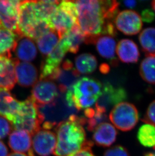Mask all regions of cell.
I'll list each match as a JSON object with an SVG mask.
<instances>
[{
    "instance_id": "obj_5",
    "label": "cell",
    "mask_w": 155,
    "mask_h": 156,
    "mask_svg": "<svg viewBox=\"0 0 155 156\" xmlns=\"http://www.w3.org/2000/svg\"><path fill=\"white\" fill-rule=\"evenodd\" d=\"M102 85L91 77L79 78L71 90L74 106L78 111L91 107L100 97Z\"/></svg>"
},
{
    "instance_id": "obj_9",
    "label": "cell",
    "mask_w": 155,
    "mask_h": 156,
    "mask_svg": "<svg viewBox=\"0 0 155 156\" xmlns=\"http://www.w3.org/2000/svg\"><path fill=\"white\" fill-rule=\"evenodd\" d=\"M79 77L80 73L74 68L72 62L66 60L48 79L57 82L60 93H66L73 87Z\"/></svg>"
},
{
    "instance_id": "obj_34",
    "label": "cell",
    "mask_w": 155,
    "mask_h": 156,
    "mask_svg": "<svg viewBox=\"0 0 155 156\" xmlns=\"http://www.w3.org/2000/svg\"><path fill=\"white\" fill-rule=\"evenodd\" d=\"M104 156H129V154L123 146H116L105 151Z\"/></svg>"
},
{
    "instance_id": "obj_13",
    "label": "cell",
    "mask_w": 155,
    "mask_h": 156,
    "mask_svg": "<svg viewBox=\"0 0 155 156\" xmlns=\"http://www.w3.org/2000/svg\"><path fill=\"white\" fill-rule=\"evenodd\" d=\"M31 98L37 105H44L53 101L59 94L56 83L48 79L40 80L34 85Z\"/></svg>"
},
{
    "instance_id": "obj_39",
    "label": "cell",
    "mask_w": 155,
    "mask_h": 156,
    "mask_svg": "<svg viewBox=\"0 0 155 156\" xmlns=\"http://www.w3.org/2000/svg\"><path fill=\"white\" fill-rule=\"evenodd\" d=\"M124 5L126 7L129 8H133L136 5V1L133 0H129V1H125L123 2Z\"/></svg>"
},
{
    "instance_id": "obj_38",
    "label": "cell",
    "mask_w": 155,
    "mask_h": 156,
    "mask_svg": "<svg viewBox=\"0 0 155 156\" xmlns=\"http://www.w3.org/2000/svg\"><path fill=\"white\" fill-rule=\"evenodd\" d=\"M8 150L3 141L0 140V156H7Z\"/></svg>"
},
{
    "instance_id": "obj_41",
    "label": "cell",
    "mask_w": 155,
    "mask_h": 156,
    "mask_svg": "<svg viewBox=\"0 0 155 156\" xmlns=\"http://www.w3.org/2000/svg\"><path fill=\"white\" fill-rule=\"evenodd\" d=\"M8 156H28L26 154L23 153H12L10 154H9Z\"/></svg>"
},
{
    "instance_id": "obj_1",
    "label": "cell",
    "mask_w": 155,
    "mask_h": 156,
    "mask_svg": "<svg viewBox=\"0 0 155 156\" xmlns=\"http://www.w3.org/2000/svg\"><path fill=\"white\" fill-rule=\"evenodd\" d=\"M77 23L86 36V43L93 44L97 37H115L114 19L119 13V3L109 0H81L75 2Z\"/></svg>"
},
{
    "instance_id": "obj_20",
    "label": "cell",
    "mask_w": 155,
    "mask_h": 156,
    "mask_svg": "<svg viewBox=\"0 0 155 156\" xmlns=\"http://www.w3.org/2000/svg\"><path fill=\"white\" fill-rule=\"evenodd\" d=\"M100 55L110 61L113 66H116L118 60L115 57L116 42L113 37L102 35L97 37L94 41Z\"/></svg>"
},
{
    "instance_id": "obj_19",
    "label": "cell",
    "mask_w": 155,
    "mask_h": 156,
    "mask_svg": "<svg viewBox=\"0 0 155 156\" xmlns=\"http://www.w3.org/2000/svg\"><path fill=\"white\" fill-rule=\"evenodd\" d=\"M16 83L14 60L0 57V88L12 90Z\"/></svg>"
},
{
    "instance_id": "obj_30",
    "label": "cell",
    "mask_w": 155,
    "mask_h": 156,
    "mask_svg": "<svg viewBox=\"0 0 155 156\" xmlns=\"http://www.w3.org/2000/svg\"><path fill=\"white\" fill-rule=\"evenodd\" d=\"M142 50L146 56H155V28L143 30L139 35Z\"/></svg>"
},
{
    "instance_id": "obj_10",
    "label": "cell",
    "mask_w": 155,
    "mask_h": 156,
    "mask_svg": "<svg viewBox=\"0 0 155 156\" xmlns=\"http://www.w3.org/2000/svg\"><path fill=\"white\" fill-rule=\"evenodd\" d=\"M126 90L122 87H115L109 83L102 85V92L96 103L95 107L107 112L110 108L127 99Z\"/></svg>"
},
{
    "instance_id": "obj_31",
    "label": "cell",
    "mask_w": 155,
    "mask_h": 156,
    "mask_svg": "<svg viewBox=\"0 0 155 156\" xmlns=\"http://www.w3.org/2000/svg\"><path fill=\"white\" fill-rule=\"evenodd\" d=\"M140 76L146 83L155 84V56H146L140 66Z\"/></svg>"
},
{
    "instance_id": "obj_40",
    "label": "cell",
    "mask_w": 155,
    "mask_h": 156,
    "mask_svg": "<svg viewBox=\"0 0 155 156\" xmlns=\"http://www.w3.org/2000/svg\"><path fill=\"white\" fill-rule=\"evenodd\" d=\"M100 71H101V72H102L103 73H106L107 72H109V67L108 65H107V64H102V65L100 66Z\"/></svg>"
},
{
    "instance_id": "obj_33",
    "label": "cell",
    "mask_w": 155,
    "mask_h": 156,
    "mask_svg": "<svg viewBox=\"0 0 155 156\" xmlns=\"http://www.w3.org/2000/svg\"><path fill=\"white\" fill-rule=\"evenodd\" d=\"M142 121L155 127V100L153 101L146 110Z\"/></svg>"
},
{
    "instance_id": "obj_42",
    "label": "cell",
    "mask_w": 155,
    "mask_h": 156,
    "mask_svg": "<svg viewBox=\"0 0 155 156\" xmlns=\"http://www.w3.org/2000/svg\"><path fill=\"white\" fill-rule=\"evenodd\" d=\"M144 156H155V150L152 152H147L144 154Z\"/></svg>"
},
{
    "instance_id": "obj_11",
    "label": "cell",
    "mask_w": 155,
    "mask_h": 156,
    "mask_svg": "<svg viewBox=\"0 0 155 156\" xmlns=\"http://www.w3.org/2000/svg\"><path fill=\"white\" fill-rule=\"evenodd\" d=\"M20 1H0V24L2 28L18 34V23Z\"/></svg>"
},
{
    "instance_id": "obj_43",
    "label": "cell",
    "mask_w": 155,
    "mask_h": 156,
    "mask_svg": "<svg viewBox=\"0 0 155 156\" xmlns=\"http://www.w3.org/2000/svg\"><path fill=\"white\" fill-rule=\"evenodd\" d=\"M152 6L153 9L155 11V1H153L152 2Z\"/></svg>"
},
{
    "instance_id": "obj_28",
    "label": "cell",
    "mask_w": 155,
    "mask_h": 156,
    "mask_svg": "<svg viewBox=\"0 0 155 156\" xmlns=\"http://www.w3.org/2000/svg\"><path fill=\"white\" fill-rule=\"evenodd\" d=\"M59 1H34V9L37 17L48 22L50 18L60 3Z\"/></svg>"
},
{
    "instance_id": "obj_8",
    "label": "cell",
    "mask_w": 155,
    "mask_h": 156,
    "mask_svg": "<svg viewBox=\"0 0 155 156\" xmlns=\"http://www.w3.org/2000/svg\"><path fill=\"white\" fill-rule=\"evenodd\" d=\"M109 119L115 126L122 131L133 129L139 119V113L134 105L123 102L114 106L109 114Z\"/></svg>"
},
{
    "instance_id": "obj_32",
    "label": "cell",
    "mask_w": 155,
    "mask_h": 156,
    "mask_svg": "<svg viewBox=\"0 0 155 156\" xmlns=\"http://www.w3.org/2000/svg\"><path fill=\"white\" fill-rule=\"evenodd\" d=\"M137 139L143 147L155 148V127L149 124L142 125L138 130Z\"/></svg>"
},
{
    "instance_id": "obj_4",
    "label": "cell",
    "mask_w": 155,
    "mask_h": 156,
    "mask_svg": "<svg viewBox=\"0 0 155 156\" xmlns=\"http://www.w3.org/2000/svg\"><path fill=\"white\" fill-rule=\"evenodd\" d=\"M38 114L44 129L50 130L75 114L78 111L67 104L65 93L59 92L58 97L53 101L44 105H37Z\"/></svg>"
},
{
    "instance_id": "obj_26",
    "label": "cell",
    "mask_w": 155,
    "mask_h": 156,
    "mask_svg": "<svg viewBox=\"0 0 155 156\" xmlns=\"http://www.w3.org/2000/svg\"><path fill=\"white\" fill-rule=\"evenodd\" d=\"M60 37L56 31L50 30L36 40L37 45L42 54L46 56L57 47Z\"/></svg>"
},
{
    "instance_id": "obj_23",
    "label": "cell",
    "mask_w": 155,
    "mask_h": 156,
    "mask_svg": "<svg viewBox=\"0 0 155 156\" xmlns=\"http://www.w3.org/2000/svg\"><path fill=\"white\" fill-rule=\"evenodd\" d=\"M18 60L24 62L32 61L36 57L37 51L35 44L30 38L21 36L18 38L14 50Z\"/></svg>"
},
{
    "instance_id": "obj_12",
    "label": "cell",
    "mask_w": 155,
    "mask_h": 156,
    "mask_svg": "<svg viewBox=\"0 0 155 156\" xmlns=\"http://www.w3.org/2000/svg\"><path fill=\"white\" fill-rule=\"evenodd\" d=\"M114 23L117 30L127 35L138 34L143 27L139 14L135 11L130 10L119 12L114 19Z\"/></svg>"
},
{
    "instance_id": "obj_16",
    "label": "cell",
    "mask_w": 155,
    "mask_h": 156,
    "mask_svg": "<svg viewBox=\"0 0 155 156\" xmlns=\"http://www.w3.org/2000/svg\"><path fill=\"white\" fill-rule=\"evenodd\" d=\"M15 63V75L18 84L24 87L34 85L38 78L36 68L29 62H20L13 58Z\"/></svg>"
},
{
    "instance_id": "obj_37",
    "label": "cell",
    "mask_w": 155,
    "mask_h": 156,
    "mask_svg": "<svg viewBox=\"0 0 155 156\" xmlns=\"http://www.w3.org/2000/svg\"><path fill=\"white\" fill-rule=\"evenodd\" d=\"M141 16L142 20L147 23L152 22L155 18V14L154 12L149 9H145L143 11Z\"/></svg>"
},
{
    "instance_id": "obj_44",
    "label": "cell",
    "mask_w": 155,
    "mask_h": 156,
    "mask_svg": "<svg viewBox=\"0 0 155 156\" xmlns=\"http://www.w3.org/2000/svg\"><path fill=\"white\" fill-rule=\"evenodd\" d=\"M1 28H2L1 26V24H0V29H1Z\"/></svg>"
},
{
    "instance_id": "obj_29",
    "label": "cell",
    "mask_w": 155,
    "mask_h": 156,
    "mask_svg": "<svg viewBox=\"0 0 155 156\" xmlns=\"http://www.w3.org/2000/svg\"><path fill=\"white\" fill-rule=\"evenodd\" d=\"M75 65L79 73L89 74L96 69L97 61L95 56L88 53L80 55L75 59Z\"/></svg>"
},
{
    "instance_id": "obj_15",
    "label": "cell",
    "mask_w": 155,
    "mask_h": 156,
    "mask_svg": "<svg viewBox=\"0 0 155 156\" xmlns=\"http://www.w3.org/2000/svg\"><path fill=\"white\" fill-rule=\"evenodd\" d=\"M67 52L59 42L54 50L48 55L45 60L42 63L40 80L48 79L60 66V63Z\"/></svg>"
},
{
    "instance_id": "obj_2",
    "label": "cell",
    "mask_w": 155,
    "mask_h": 156,
    "mask_svg": "<svg viewBox=\"0 0 155 156\" xmlns=\"http://www.w3.org/2000/svg\"><path fill=\"white\" fill-rule=\"evenodd\" d=\"M84 125V117L73 115L56 127L57 143L54 152L55 156H67L84 147L87 141Z\"/></svg>"
},
{
    "instance_id": "obj_17",
    "label": "cell",
    "mask_w": 155,
    "mask_h": 156,
    "mask_svg": "<svg viewBox=\"0 0 155 156\" xmlns=\"http://www.w3.org/2000/svg\"><path fill=\"white\" fill-rule=\"evenodd\" d=\"M8 144L16 153H27L28 156H35L31 147V135L22 130H15L9 136Z\"/></svg>"
},
{
    "instance_id": "obj_6",
    "label": "cell",
    "mask_w": 155,
    "mask_h": 156,
    "mask_svg": "<svg viewBox=\"0 0 155 156\" xmlns=\"http://www.w3.org/2000/svg\"><path fill=\"white\" fill-rule=\"evenodd\" d=\"M10 123L15 130H25L31 136L40 129L37 105L31 97L20 102L19 109Z\"/></svg>"
},
{
    "instance_id": "obj_18",
    "label": "cell",
    "mask_w": 155,
    "mask_h": 156,
    "mask_svg": "<svg viewBox=\"0 0 155 156\" xmlns=\"http://www.w3.org/2000/svg\"><path fill=\"white\" fill-rule=\"evenodd\" d=\"M86 40V36L77 23L61 37L59 42L67 52L76 54L79 51L81 44L85 42Z\"/></svg>"
},
{
    "instance_id": "obj_21",
    "label": "cell",
    "mask_w": 155,
    "mask_h": 156,
    "mask_svg": "<svg viewBox=\"0 0 155 156\" xmlns=\"http://www.w3.org/2000/svg\"><path fill=\"white\" fill-rule=\"evenodd\" d=\"M117 132L112 124L104 122L94 130L93 139L97 146L108 147L115 141Z\"/></svg>"
},
{
    "instance_id": "obj_14",
    "label": "cell",
    "mask_w": 155,
    "mask_h": 156,
    "mask_svg": "<svg viewBox=\"0 0 155 156\" xmlns=\"http://www.w3.org/2000/svg\"><path fill=\"white\" fill-rule=\"evenodd\" d=\"M32 136V150L38 155L49 156L54 152L57 141L53 131L40 129Z\"/></svg>"
},
{
    "instance_id": "obj_36",
    "label": "cell",
    "mask_w": 155,
    "mask_h": 156,
    "mask_svg": "<svg viewBox=\"0 0 155 156\" xmlns=\"http://www.w3.org/2000/svg\"><path fill=\"white\" fill-rule=\"evenodd\" d=\"M93 146L92 141H87L81 150L67 156H96L91 150Z\"/></svg>"
},
{
    "instance_id": "obj_27",
    "label": "cell",
    "mask_w": 155,
    "mask_h": 156,
    "mask_svg": "<svg viewBox=\"0 0 155 156\" xmlns=\"http://www.w3.org/2000/svg\"><path fill=\"white\" fill-rule=\"evenodd\" d=\"M84 117L87 129L94 131L100 124L105 122L108 120L106 112L95 107L87 108L84 111Z\"/></svg>"
},
{
    "instance_id": "obj_22",
    "label": "cell",
    "mask_w": 155,
    "mask_h": 156,
    "mask_svg": "<svg viewBox=\"0 0 155 156\" xmlns=\"http://www.w3.org/2000/svg\"><path fill=\"white\" fill-rule=\"evenodd\" d=\"M20 102L8 90L0 88V116L11 122L19 109Z\"/></svg>"
},
{
    "instance_id": "obj_24",
    "label": "cell",
    "mask_w": 155,
    "mask_h": 156,
    "mask_svg": "<svg viewBox=\"0 0 155 156\" xmlns=\"http://www.w3.org/2000/svg\"><path fill=\"white\" fill-rule=\"evenodd\" d=\"M116 52L120 61L126 63H135L139 59L138 46L135 42L129 39H123L119 41Z\"/></svg>"
},
{
    "instance_id": "obj_7",
    "label": "cell",
    "mask_w": 155,
    "mask_h": 156,
    "mask_svg": "<svg viewBox=\"0 0 155 156\" xmlns=\"http://www.w3.org/2000/svg\"><path fill=\"white\" fill-rule=\"evenodd\" d=\"M51 30L61 37L77 23V11L75 2L63 1L48 21Z\"/></svg>"
},
{
    "instance_id": "obj_35",
    "label": "cell",
    "mask_w": 155,
    "mask_h": 156,
    "mask_svg": "<svg viewBox=\"0 0 155 156\" xmlns=\"http://www.w3.org/2000/svg\"><path fill=\"white\" fill-rule=\"evenodd\" d=\"M12 129V125L6 118L0 116V140L4 139L9 135Z\"/></svg>"
},
{
    "instance_id": "obj_25",
    "label": "cell",
    "mask_w": 155,
    "mask_h": 156,
    "mask_svg": "<svg viewBox=\"0 0 155 156\" xmlns=\"http://www.w3.org/2000/svg\"><path fill=\"white\" fill-rule=\"evenodd\" d=\"M19 36L4 28L0 29V57L11 58Z\"/></svg>"
},
{
    "instance_id": "obj_3",
    "label": "cell",
    "mask_w": 155,
    "mask_h": 156,
    "mask_svg": "<svg viewBox=\"0 0 155 156\" xmlns=\"http://www.w3.org/2000/svg\"><path fill=\"white\" fill-rule=\"evenodd\" d=\"M18 28L19 37L24 36L36 41L51 30L48 22L37 17L34 1L20 2Z\"/></svg>"
}]
</instances>
